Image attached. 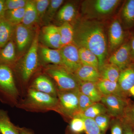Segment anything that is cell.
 <instances>
[{"label": "cell", "instance_id": "42", "mask_svg": "<svg viewBox=\"0 0 134 134\" xmlns=\"http://www.w3.org/2000/svg\"><path fill=\"white\" fill-rule=\"evenodd\" d=\"M5 1L0 0V17L3 16L5 12Z\"/></svg>", "mask_w": 134, "mask_h": 134}, {"label": "cell", "instance_id": "45", "mask_svg": "<svg viewBox=\"0 0 134 134\" xmlns=\"http://www.w3.org/2000/svg\"><path fill=\"white\" fill-rule=\"evenodd\" d=\"M132 127H133V133L134 134V126H132Z\"/></svg>", "mask_w": 134, "mask_h": 134}, {"label": "cell", "instance_id": "12", "mask_svg": "<svg viewBox=\"0 0 134 134\" xmlns=\"http://www.w3.org/2000/svg\"><path fill=\"white\" fill-rule=\"evenodd\" d=\"M108 39L109 47L111 50L118 48L123 42L124 32L118 19H115L110 25L108 31Z\"/></svg>", "mask_w": 134, "mask_h": 134}, {"label": "cell", "instance_id": "4", "mask_svg": "<svg viewBox=\"0 0 134 134\" xmlns=\"http://www.w3.org/2000/svg\"><path fill=\"white\" fill-rule=\"evenodd\" d=\"M18 96L11 68L0 65V100L10 104H14Z\"/></svg>", "mask_w": 134, "mask_h": 134}, {"label": "cell", "instance_id": "19", "mask_svg": "<svg viewBox=\"0 0 134 134\" xmlns=\"http://www.w3.org/2000/svg\"><path fill=\"white\" fill-rule=\"evenodd\" d=\"M39 20L34 1H28L22 24L31 29Z\"/></svg>", "mask_w": 134, "mask_h": 134}, {"label": "cell", "instance_id": "24", "mask_svg": "<svg viewBox=\"0 0 134 134\" xmlns=\"http://www.w3.org/2000/svg\"><path fill=\"white\" fill-rule=\"evenodd\" d=\"M99 71L100 79L118 82L120 71L115 65L110 63L105 64L99 69Z\"/></svg>", "mask_w": 134, "mask_h": 134}, {"label": "cell", "instance_id": "43", "mask_svg": "<svg viewBox=\"0 0 134 134\" xmlns=\"http://www.w3.org/2000/svg\"><path fill=\"white\" fill-rule=\"evenodd\" d=\"M131 48V53L133 54L134 57V36L131 39L130 44Z\"/></svg>", "mask_w": 134, "mask_h": 134}, {"label": "cell", "instance_id": "1", "mask_svg": "<svg viewBox=\"0 0 134 134\" xmlns=\"http://www.w3.org/2000/svg\"><path fill=\"white\" fill-rule=\"evenodd\" d=\"M73 43L78 47L90 50L98 58L99 69L104 65L107 54V44L104 27L95 21H84L74 29Z\"/></svg>", "mask_w": 134, "mask_h": 134}, {"label": "cell", "instance_id": "35", "mask_svg": "<svg viewBox=\"0 0 134 134\" xmlns=\"http://www.w3.org/2000/svg\"><path fill=\"white\" fill-rule=\"evenodd\" d=\"M35 6L39 20L44 17L47 10L50 1L49 0H36L34 1Z\"/></svg>", "mask_w": 134, "mask_h": 134}, {"label": "cell", "instance_id": "11", "mask_svg": "<svg viewBox=\"0 0 134 134\" xmlns=\"http://www.w3.org/2000/svg\"><path fill=\"white\" fill-rule=\"evenodd\" d=\"M42 38L47 46L53 49L61 48L59 26L54 25L44 26L42 29Z\"/></svg>", "mask_w": 134, "mask_h": 134}, {"label": "cell", "instance_id": "30", "mask_svg": "<svg viewBox=\"0 0 134 134\" xmlns=\"http://www.w3.org/2000/svg\"><path fill=\"white\" fill-rule=\"evenodd\" d=\"M85 117L94 119L99 115L107 114V111L102 103H94L82 113Z\"/></svg>", "mask_w": 134, "mask_h": 134}, {"label": "cell", "instance_id": "26", "mask_svg": "<svg viewBox=\"0 0 134 134\" xmlns=\"http://www.w3.org/2000/svg\"><path fill=\"white\" fill-rule=\"evenodd\" d=\"M78 48L79 58L82 65L93 67L99 70V62L96 54L87 48L83 47Z\"/></svg>", "mask_w": 134, "mask_h": 134}, {"label": "cell", "instance_id": "17", "mask_svg": "<svg viewBox=\"0 0 134 134\" xmlns=\"http://www.w3.org/2000/svg\"><path fill=\"white\" fill-rule=\"evenodd\" d=\"M96 83L103 96L115 95L126 98V96L120 89L118 82L100 79Z\"/></svg>", "mask_w": 134, "mask_h": 134}, {"label": "cell", "instance_id": "34", "mask_svg": "<svg viewBox=\"0 0 134 134\" xmlns=\"http://www.w3.org/2000/svg\"><path fill=\"white\" fill-rule=\"evenodd\" d=\"M110 116L107 114L99 115L94 119L101 134H105L110 122Z\"/></svg>", "mask_w": 134, "mask_h": 134}, {"label": "cell", "instance_id": "46", "mask_svg": "<svg viewBox=\"0 0 134 134\" xmlns=\"http://www.w3.org/2000/svg\"><path fill=\"white\" fill-rule=\"evenodd\" d=\"M76 134L74 133V134Z\"/></svg>", "mask_w": 134, "mask_h": 134}, {"label": "cell", "instance_id": "28", "mask_svg": "<svg viewBox=\"0 0 134 134\" xmlns=\"http://www.w3.org/2000/svg\"><path fill=\"white\" fill-rule=\"evenodd\" d=\"M76 13V9L74 5L72 3H67L59 10L58 14V19L63 23H69L75 18Z\"/></svg>", "mask_w": 134, "mask_h": 134}, {"label": "cell", "instance_id": "47", "mask_svg": "<svg viewBox=\"0 0 134 134\" xmlns=\"http://www.w3.org/2000/svg\"><path fill=\"white\" fill-rule=\"evenodd\" d=\"M0 134H1V133H0Z\"/></svg>", "mask_w": 134, "mask_h": 134}, {"label": "cell", "instance_id": "10", "mask_svg": "<svg viewBox=\"0 0 134 134\" xmlns=\"http://www.w3.org/2000/svg\"><path fill=\"white\" fill-rule=\"evenodd\" d=\"M131 54L130 44L125 43L120 47L110 57L109 63L115 65L121 71L129 66Z\"/></svg>", "mask_w": 134, "mask_h": 134}, {"label": "cell", "instance_id": "15", "mask_svg": "<svg viewBox=\"0 0 134 134\" xmlns=\"http://www.w3.org/2000/svg\"><path fill=\"white\" fill-rule=\"evenodd\" d=\"M74 74L79 81L97 83L100 79L98 69L91 66L82 65Z\"/></svg>", "mask_w": 134, "mask_h": 134}, {"label": "cell", "instance_id": "14", "mask_svg": "<svg viewBox=\"0 0 134 134\" xmlns=\"http://www.w3.org/2000/svg\"><path fill=\"white\" fill-rule=\"evenodd\" d=\"M118 83L121 91L126 96L134 85V65H129L120 71Z\"/></svg>", "mask_w": 134, "mask_h": 134}, {"label": "cell", "instance_id": "44", "mask_svg": "<svg viewBox=\"0 0 134 134\" xmlns=\"http://www.w3.org/2000/svg\"><path fill=\"white\" fill-rule=\"evenodd\" d=\"M129 93H130L132 96L134 97V85L132 86L129 91Z\"/></svg>", "mask_w": 134, "mask_h": 134}, {"label": "cell", "instance_id": "41", "mask_svg": "<svg viewBox=\"0 0 134 134\" xmlns=\"http://www.w3.org/2000/svg\"><path fill=\"white\" fill-rule=\"evenodd\" d=\"M19 134H34L32 131L25 127H19Z\"/></svg>", "mask_w": 134, "mask_h": 134}, {"label": "cell", "instance_id": "25", "mask_svg": "<svg viewBox=\"0 0 134 134\" xmlns=\"http://www.w3.org/2000/svg\"><path fill=\"white\" fill-rule=\"evenodd\" d=\"M61 47L73 43L74 29L69 23H64L59 26Z\"/></svg>", "mask_w": 134, "mask_h": 134}, {"label": "cell", "instance_id": "7", "mask_svg": "<svg viewBox=\"0 0 134 134\" xmlns=\"http://www.w3.org/2000/svg\"><path fill=\"white\" fill-rule=\"evenodd\" d=\"M38 48V34L37 33L21 65V75L24 81L29 80L37 68Z\"/></svg>", "mask_w": 134, "mask_h": 134}, {"label": "cell", "instance_id": "31", "mask_svg": "<svg viewBox=\"0 0 134 134\" xmlns=\"http://www.w3.org/2000/svg\"><path fill=\"white\" fill-rule=\"evenodd\" d=\"M77 115L81 117L84 121L85 125V132L86 134H102L94 119L85 117L81 113Z\"/></svg>", "mask_w": 134, "mask_h": 134}, {"label": "cell", "instance_id": "6", "mask_svg": "<svg viewBox=\"0 0 134 134\" xmlns=\"http://www.w3.org/2000/svg\"><path fill=\"white\" fill-rule=\"evenodd\" d=\"M120 2L119 0L85 1L82 5V10L84 14L89 18L105 16L113 12Z\"/></svg>", "mask_w": 134, "mask_h": 134}, {"label": "cell", "instance_id": "40", "mask_svg": "<svg viewBox=\"0 0 134 134\" xmlns=\"http://www.w3.org/2000/svg\"><path fill=\"white\" fill-rule=\"evenodd\" d=\"M120 120L122 125L123 134H134L132 125L122 118Z\"/></svg>", "mask_w": 134, "mask_h": 134}, {"label": "cell", "instance_id": "39", "mask_svg": "<svg viewBox=\"0 0 134 134\" xmlns=\"http://www.w3.org/2000/svg\"><path fill=\"white\" fill-rule=\"evenodd\" d=\"M111 134H123V129L120 120L115 121L111 129Z\"/></svg>", "mask_w": 134, "mask_h": 134}, {"label": "cell", "instance_id": "13", "mask_svg": "<svg viewBox=\"0 0 134 134\" xmlns=\"http://www.w3.org/2000/svg\"><path fill=\"white\" fill-rule=\"evenodd\" d=\"M30 88L57 97L58 91L56 86L52 80L46 76L41 75L37 77Z\"/></svg>", "mask_w": 134, "mask_h": 134}, {"label": "cell", "instance_id": "23", "mask_svg": "<svg viewBox=\"0 0 134 134\" xmlns=\"http://www.w3.org/2000/svg\"><path fill=\"white\" fill-rule=\"evenodd\" d=\"M0 133L19 134V127L15 126L10 121L8 113L0 109Z\"/></svg>", "mask_w": 134, "mask_h": 134}, {"label": "cell", "instance_id": "20", "mask_svg": "<svg viewBox=\"0 0 134 134\" xmlns=\"http://www.w3.org/2000/svg\"><path fill=\"white\" fill-rule=\"evenodd\" d=\"M40 54L45 62L53 65L62 66V57L60 49H51L46 47H42L40 49Z\"/></svg>", "mask_w": 134, "mask_h": 134}, {"label": "cell", "instance_id": "27", "mask_svg": "<svg viewBox=\"0 0 134 134\" xmlns=\"http://www.w3.org/2000/svg\"><path fill=\"white\" fill-rule=\"evenodd\" d=\"M123 21L128 27L134 24V0H129L125 3L121 12Z\"/></svg>", "mask_w": 134, "mask_h": 134}, {"label": "cell", "instance_id": "38", "mask_svg": "<svg viewBox=\"0 0 134 134\" xmlns=\"http://www.w3.org/2000/svg\"><path fill=\"white\" fill-rule=\"evenodd\" d=\"M122 118L132 126H134V104L128 105Z\"/></svg>", "mask_w": 134, "mask_h": 134}, {"label": "cell", "instance_id": "3", "mask_svg": "<svg viewBox=\"0 0 134 134\" xmlns=\"http://www.w3.org/2000/svg\"><path fill=\"white\" fill-rule=\"evenodd\" d=\"M45 72L55 82L57 91H65L79 89L80 82L74 74L63 66L49 65L45 69Z\"/></svg>", "mask_w": 134, "mask_h": 134}, {"label": "cell", "instance_id": "22", "mask_svg": "<svg viewBox=\"0 0 134 134\" xmlns=\"http://www.w3.org/2000/svg\"><path fill=\"white\" fill-rule=\"evenodd\" d=\"M0 50V65H9L14 62L16 58L14 43L10 40Z\"/></svg>", "mask_w": 134, "mask_h": 134}, {"label": "cell", "instance_id": "8", "mask_svg": "<svg viewBox=\"0 0 134 134\" xmlns=\"http://www.w3.org/2000/svg\"><path fill=\"white\" fill-rule=\"evenodd\" d=\"M100 102L105 106L110 117L119 119L123 117L129 105L126 98L115 95L103 96Z\"/></svg>", "mask_w": 134, "mask_h": 134}, {"label": "cell", "instance_id": "32", "mask_svg": "<svg viewBox=\"0 0 134 134\" xmlns=\"http://www.w3.org/2000/svg\"><path fill=\"white\" fill-rule=\"evenodd\" d=\"M64 2L63 0H52L44 18L46 21H50L55 15L58 10Z\"/></svg>", "mask_w": 134, "mask_h": 134}, {"label": "cell", "instance_id": "21", "mask_svg": "<svg viewBox=\"0 0 134 134\" xmlns=\"http://www.w3.org/2000/svg\"><path fill=\"white\" fill-rule=\"evenodd\" d=\"M14 30V26L10 23L3 16L0 17V48H2L10 41Z\"/></svg>", "mask_w": 134, "mask_h": 134}, {"label": "cell", "instance_id": "36", "mask_svg": "<svg viewBox=\"0 0 134 134\" xmlns=\"http://www.w3.org/2000/svg\"><path fill=\"white\" fill-rule=\"evenodd\" d=\"M28 1L26 0H7L5 1V11L25 7Z\"/></svg>", "mask_w": 134, "mask_h": 134}, {"label": "cell", "instance_id": "5", "mask_svg": "<svg viewBox=\"0 0 134 134\" xmlns=\"http://www.w3.org/2000/svg\"><path fill=\"white\" fill-rule=\"evenodd\" d=\"M58 91L59 112L67 119L72 118L81 113L79 110L78 94L79 89L73 90Z\"/></svg>", "mask_w": 134, "mask_h": 134}, {"label": "cell", "instance_id": "37", "mask_svg": "<svg viewBox=\"0 0 134 134\" xmlns=\"http://www.w3.org/2000/svg\"><path fill=\"white\" fill-rule=\"evenodd\" d=\"M78 99L79 110L81 113H82L94 103L90 99L81 92L80 91L78 94Z\"/></svg>", "mask_w": 134, "mask_h": 134}, {"label": "cell", "instance_id": "16", "mask_svg": "<svg viewBox=\"0 0 134 134\" xmlns=\"http://www.w3.org/2000/svg\"><path fill=\"white\" fill-rule=\"evenodd\" d=\"M16 41L19 51H23L31 41L32 33L31 29L20 24L16 26Z\"/></svg>", "mask_w": 134, "mask_h": 134}, {"label": "cell", "instance_id": "18", "mask_svg": "<svg viewBox=\"0 0 134 134\" xmlns=\"http://www.w3.org/2000/svg\"><path fill=\"white\" fill-rule=\"evenodd\" d=\"M79 90L82 93L87 96L94 103L101 101L102 96L97 86L93 82H81Z\"/></svg>", "mask_w": 134, "mask_h": 134}, {"label": "cell", "instance_id": "9", "mask_svg": "<svg viewBox=\"0 0 134 134\" xmlns=\"http://www.w3.org/2000/svg\"><path fill=\"white\" fill-rule=\"evenodd\" d=\"M60 50L62 57V66L74 74L82 65L79 48L73 43L62 47Z\"/></svg>", "mask_w": 134, "mask_h": 134}, {"label": "cell", "instance_id": "33", "mask_svg": "<svg viewBox=\"0 0 134 134\" xmlns=\"http://www.w3.org/2000/svg\"><path fill=\"white\" fill-rule=\"evenodd\" d=\"M70 128L74 133H79L85 131V125L83 119L78 115L73 117L70 121Z\"/></svg>", "mask_w": 134, "mask_h": 134}, {"label": "cell", "instance_id": "2", "mask_svg": "<svg viewBox=\"0 0 134 134\" xmlns=\"http://www.w3.org/2000/svg\"><path fill=\"white\" fill-rule=\"evenodd\" d=\"M17 106L33 112H46L50 111L59 112L58 98L30 88L25 98Z\"/></svg>", "mask_w": 134, "mask_h": 134}, {"label": "cell", "instance_id": "29", "mask_svg": "<svg viewBox=\"0 0 134 134\" xmlns=\"http://www.w3.org/2000/svg\"><path fill=\"white\" fill-rule=\"evenodd\" d=\"M25 7L6 10L4 12L3 17L10 23L14 26L21 24L24 16Z\"/></svg>", "mask_w": 134, "mask_h": 134}]
</instances>
